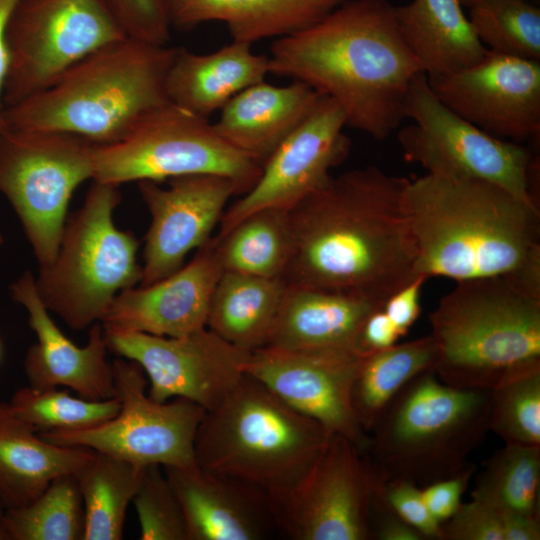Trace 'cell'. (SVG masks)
I'll use <instances>...</instances> for the list:
<instances>
[{
	"label": "cell",
	"mask_w": 540,
	"mask_h": 540,
	"mask_svg": "<svg viewBox=\"0 0 540 540\" xmlns=\"http://www.w3.org/2000/svg\"><path fill=\"white\" fill-rule=\"evenodd\" d=\"M407 181L369 165L331 176L292 207L286 284L383 304L414 279L416 245L403 207Z\"/></svg>",
	"instance_id": "cell-1"
},
{
	"label": "cell",
	"mask_w": 540,
	"mask_h": 540,
	"mask_svg": "<svg viewBox=\"0 0 540 540\" xmlns=\"http://www.w3.org/2000/svg\"><path fill=\"white\" fill-rule=\"evenodd\" d=\"M269 72L335 100L346 126L375 140L405 119L413 79L423 73L387 0H347L318 22L276 39Z\"/></svg>",
	"instance_id": "cell-2"
},
{
	"label": "cell",
	"mask_w": 540,
	"mask_h": 540,
	"mask_svg": "<svg viewBox=\"0 0 540 540\" xmlns=\"http://www.w3.org/2000/svg\"><path fill=\"white\" fill-rule=\"evenodd\" d=\"M403 207L415 273L456 282L505 277L540 291V208L482 180L408 179Z\"/></svg>",
	"instance_id": "cell-3"
},
{
	"label": "cell",
	"mask_w": 540,
	"mask_h": 540,
	"mask_svg": "<svg viewBox=\"0 0 540 540\" xmlns=\"http://www.w3.org/2000/svg\"><path fill=\"white\" fill-rule=\"evenodd\" d=\"M176 49L129 37L109 43L45 90L5 108L7 130L59 131L95 145L116 143L169 103L166 76Z\"/></svg>",
	"instance_id": "cell-4"
},
{
	"label": "cell",
	"mask_w": 540,
	"mask_h": 540,
	"mask_svg": "<svg viewBox=\"0 0 540 540\" xmlns=\"http://www.w3.org/2000/svg\"><path fill=\"white\" fill-rule=\"evenodd\" d=\"M429 321L448 385L491 391L540 370V291L505 277L459 281Z\"/></svg>",
	"instance_id": "cell-5"
},
{
	"label": "cell",
	"mask_w": 540,
	"mask_h": 540,
	"mask_svg": "<svg viewBox=\"0 0 540 540\" xmlns=\"http://www.w3.org/2000/svg\"><path fill=\"white\" fill-rule=\"evenodd\" d=\"M332 434L245 373L206 411L195 437V461L267 495L297 483Z\"/></svg>",
	"instance_id": "cell-6"
},
{
	"label": "cell",
	"mask_w": 540,
	"mask_h": 540,
	"mask_svg": "<svg viewBox=\"0 0 540 540\" xmlns=\"http://www.w3.org/2000/svg\"><path fill=\"white\" fill-rule=\"evenodd\" d=\"M490 404V391L451 386L424 372L380 415L365 454L382 481L424 487L454 476L489 431Z\"/></svg>",
	"instance_id": "cell-7"
},
{
	"label": "cell",
	"mask_w": 540,
	"mask_h": 540,
	"mask_svg": "<svg viewBox=\"0 0 540 540\" xmlns=\"http://www.w3.org/2000/svg\"><path fill=\"white\" fill-rule=\"evenodd\" d=\"M121 200L118 185L93 181L82 206L66 219L54 261L39 267L35 285L42 303L71 329L101 322L114 298L141 282L139 241L113 222Z\"/></svg>",
	"instance_id": "cell-8"
},
{
	"label": "cell",
	"mask_w": 540,
	"mask_h": 540,
	"mask_svg": "<svg viewBox=\"0 0 540 540\" xmlns=\"http://www.w3.org/2000/svg\"><path fill=\"white\" fill-rule=\"evenodd\" d=\"M405 118L413 123L397 139L406 161L427 174L496 184L540 208L539 158L523 143L494 137L451 111L424 73L411 83Z\"/></svg>",
	"instance_id": "cell-9"
},
{
	"label": "cell",
	"mask_w": 540,
	"mask_h": 540,
	"mask_svg": "<svg viewBox=\"0 0 540 540\" xmlns=\"http://www.w3.org/2000/svg\"><path fill=\"white\" fill-rule=\"evenodd\" d=\"M262 166L225 142L208 120L172 103L142 119L122 140L94 145V176L120 186L194 174L231 179L240 194L258 180Z\"/></svg>",
	"instance_id": "cell-10"
},
{
	"label": "cell",
	"mask_w": 540,
	"mask_h": 540,
	"mask_svg": "<svg viewBox=\"0 0 540 540\" xmlns=\"http://www.w3.org/2000/svg\"><path fill=\"white\" fill-rule=\"evenodd\" d=\"M94 145L59 131L0 134V192L18 216L39 267L57 255L74 191L93 180Z\"/></svg>",
	"instance_id": "cell-11"
},
{
	"label": "cell",
	"mask_w": 540,
	"mask_h": 540,
	"mask_svg": "<svg viewBox=\"0 0 540 540\" xmlns=\"http://www.w3.org/2000/svg\"><path fill=\"white\" fill-rule=\"evenodd\" d=\"M125 37L105 0H19L6 28L5 108L45 90L87 55Z\"/></svg>",
	"instance_id": "cell-12"
},
{
	"label": "cell",
	"mask_w": 540,
	"mask_h": 540,
	"mask_svg": "<svg viewBox=\"0 0 540 540\" xmlns=\"http://www.w3.org/2000/svg\"><path fill=\"white\" fill-rule=\"evenodd\" d=\"M112 368L114 397L120 402L114 418L85 430L38 435L54 444L88 448L143 466L196 465L194 442L206 410L184 398L151 399L147 377L134 361L119 357Z\"/></svg>",
	"instance_id": "cell-13"
},
{
	"label": "cell",
	"mask_w": 540,
	"mask_h": 540,
	"mask_svg": "<svg viewBox=\"0 0 540 540\" xmlns=\"http://www.w3.org/2000/svg\"><path fill=\"white\" fill-rule=\"evenodd\" d=\"M383 482L366 454L333 433L307 473L265 495L274 527L295 540H370V508Z\"/></svg>",
	"instance_id": "cell-14"
},
{
	"label": "cell",
	"mask_w": 540,
	"mask_h": 540,
	"mask_svg": "<svg viewBox=\"0 0 540 540\" xmlns=\"http://www.w3.org/2000/svg\"><path fill=\"white\" fill-rule=\"evenodd\" d=\"M103 327V326H102ZM108 350L144 371L151 399L190 400L206 411L217 406L245 372L249 356L205 327L181 337L103 327Z\"/></svg>",
	"instance_id": "cell-15"
},
{
	"label": "cell",
	"mask_w": 540,
	"mask_h": 540,
	"mask_svg": "<svg viewBox=\"0 0 540 540\" xmlns=\"http://www.w3.org/2000/svg\"><path fill=\"white\" fill-rule=\"evenodd\" d=\"M339 104L322 95L300 124L262 165L255 184L226 208L216 236H224L246 216L264 209L290 210L325 184L346 160L351 141L344 133Z\"/></svg>",
	"instance_id": "cell-16"
},
{
	"label": "cell",
	"mask_w": 540,
	"mask_h": 540,
	"mask_svg": "<svg viewBox=\"0 0 540 540\" xmlns=\"http://www.w3.org/2000/svg\"><path fill=\"white\" fill-rule=\"evenodd\" d=\"M349 348H279L249 353L245 372L298 412L331 433L354 442L364 453L369 435L352 406L353 383L362 360Z\"/></svg>",
	"instance_id": "cell-17"
},
{
	"label": "cell",
	"mask_w": 540,
	"mask_h": 540,
	"mask_svg": "<svg viewBox=\"0 0 540 540\" xmlns=\"http://www.w3.org/2000/svg\"><path fill=\"white\" fill-rule=\"evenodd\" d=\"M428 83L446 107L494 137H539L540 61L488 50L476 64Z\"/></svg>",
	"instance_id": "cell-18"
},
{
	"label": "cell",
	"mask_w": 540,
	"mask_h": 540,
	"mask_svg": "<svg viewBox=\"0 0 540 540\" xmlns=\"http://www.w3.org/2000/svg\"><path fill=\"white\" fill-rule=\"evenodd\" d=\"M137 183L151 215L140 286L152 284L182 267L189 252L212 238L228 201L240 194L231 179L214 174L175 177L169 179L167 187L148 180Z\"/></svg>",
	"instance_id": "cell-19"
},
{
	"label": "cell",
	"mask_w": 540,
	"mask_h": 540,
	"mask_svg": "<svg viewBox=\"0 0 540 540\" xmlns=\"http://www.w3.org/2000/svg\"><path fill=\"white\" fill-rule=\"evenodd\" d=\"M223 272L211 238L170 275L121 291L101 320L105 328L181 337L207 327L211 298Z\"/></svg>",
	"instance_id": "cell-20"
},
{
	"label": "cell",
	"mask_w": 540,
	"mask_h": 540,
	"mask_svg": "<svg viewBox=\"0 0 540 540\" xmlns=\"http://www.w3.org/2000/svg\"><path fill=\"white\" fill-rule=\"evenodd\" d=\"M13 300L24 307L36 342L27 350L24 371L29 386L36 389L67 387L90 400L114 397L112 363L100 322L89 328L87 344H74L50 317L35 285V277L25 271L10 286Z\"/></svg>",
	"instance_id": "cell-21"
},
{
	"label": "cell",
	"mask_w": 540,
	"mask_h": 540,
	"mask_svg": "<svg viewBox=\"0 0 540 540\" xmlns=\"http://www.w3.org/2000/svg\"><path fill=\"white\" fill-rule=\"evenodd\" d=\"M181 506L188 540H260L274 527L263 492L191 467H163Z\"/></svg>",
	"instance_id": "cell-22"
},
{
	"label": "cell",
	"mask_w": 540,
	"mask_h": 540,
	"mask_svg": "<svg viewBox=\"0 0 540 540\" xmlns=\"http://www.w3.org/2000/svg\"><path fill=\"white\" fill-rule=\"evenodd\" d=\"M321 96L300 81L275 86L263 80L232 97L212 126L225 142L262 166Z\"/></svg>",
	"instance_id": "cell-23"
},
{
	"label": "cell",
	"mask_w": 540,
	"mask_h": 540,
	"mask_svg": "<svg viewBox=\"0 0 540 540\" xmlns=\"http://www.w3.org/2000/svg\"><path fill=\"white\" fill-rule=\"evenodd\" d=\"M268 73V56L253 53L247 43L232 40L207 54L179 47L166 76V93L170 103L208 120Z\"/></svg>",
	"instance_id": "cell-24"
},
{
	"label": "cell",
	"mask_w": 540,
	"mask_h": 540,
	"mask_svg": "<svg viewBox=\"0 0 540 540\" xmlns=\"http://www.w3.org/2000/svg\"><path fill=\"white\" fill-rule=\"evenodd\" d=\"M382 305L355 294L287 285L265 346L354 350L362 323Z\"/></svg>",
	"instance_id": "cell-25"
},
{
	"label": "cell",
	"mask_w": 540,
	"mask_h": 540,
	"mask_svg": "<svg viewBox=\"0 0 540 540\" xmlns=\"http://www.w3.org/2000/svg\"><path fill=\"white\" fill-rule=\"evenodd\" d=\"M94 450L42 439L0 401V502L5 509L26 505L57 477L76 474Z\"/></svg>",
	"instance_id": "cell-26"
},
{
	"label": "cell",
	"mask_w": 540,
	"mask_h": 540,
	"mask_svg": "<svg viewBox=\"0 0 540 540\" xmlns=\"http://www.w3.org/2000/svg\"><path fill=\"white\" fill-rule=\"evenodd\" d=\"M347 0H166L172 27L223 22L233 41L281 38L327 16Z\"/></svg>",
	"instance_id": "cell-27"
},
{
	"label": "cell",
	"mask_w": 540,
	"mask_h": 540,
	"mask_svg": "<svg viewBox=\"0 0 540 540\" xmlns=\"http://www.w3.org/2000/svg\"><path fill=\"white\" fill-rule=\"evenodd\" d=\"M462 0H412L394 6L398 30L428 80L468 68L488 52Z\"/></svg>",
	"instance_id": "cell-28"
},
{
	"label": "cell",
	"mask_w": 540,
	"mask_h": 540,
	"mask_svg": "<svg viewBox=\"0 0 540 540\" xmlns=\"http://www.w3.org/2000/svg\"><path fill=\"white\" fill-rule=\"evenodd\" d=\"M286 288L282 278L223 271L211 298L207 328L248 352L265 346Z\"/></svg>",
	"instance_id": "cell-29"
},
{
	"label": "cell",
	"mask_w": 540,
	"mask_h": 540,
	"mask_svg": "<svg viewBox=\"0 0 540 540\" xmlns=\"http://www.w3.org/2000/svg\"><path fill=\"white\" fill-rule=\"evenodd\" d=\"M436 364L437 349L430 335L363 356L353 383L352 406L365 432L409 381L435 372Z\"/></svg>",
	"instance_id": "cell-30"
},
{
	"label": "cell",
	"mask_w": 540,
	"mask_h": 540,
	"mask_svg": "<svg viewBox=\"0 0 540 540\" xmlns=\"http://www.w3.org/2000/svg\"><path fill=\"white\" fill-rule=\"evenodd\" d=\"M146 466L108 454L94 456L76 473L82 495L83 540H120L127 507L139 488Z\"/></svg>",
	"instance_id": "cell-31"
},
{
	"label": "cell",
	"mask_w": 540,
	"mask_h": 540,
	"mask_svg": "<svg viewBox=\"0 0 540 540\" xmlns=\"http://www.w3.org/2000/svg\"><path fill=\"white\" fill-rule=\"evenodd\" d=\"M214 239L223 271L283 279L293 243L289 210L256 211Z\"/></svg>",
	"instance_id": "cell-32"
},
{
	"label": "cell",
	"mask_w": 540,
	"mask_h": 540,
	"mask_svg": "<svg viewBox=\"0 0 540 540\" xmlns=\"http://www.w3.org/2000/svg\"><path fill=\"white\" fill-rule=\"evenodd\" d=\"M540 446L505 443L478 474L473 499L499 513L539 516Z\"/></svg>",
	"instance_id": "cell-33"
},
{
	"label": "cell",
	"mask_w": 540,
	"mask_h": 540,
	"mask_svg": "<svg viewBox=\"0 0 540 540\" xmlns=\"http://www.w3.org/2000/svg\"><path fill=\"white\" fill-rule=\"evenodd\" d=\"M9 540H83L85 514L74 474L55 478L30 503L4 510Z\"/></svg>",
	"instance_id": "cell-34"
},
{
	"label": "cell",
	"mask_w": 540,
	"mask_h": 540,
	"mask_svg": "<svg viewBox=\"0 0 540 540\" xmlns=\"http://www.w3.org/2000/svg\"><path fill=\"white\" fill-rule=\"evenodd\" d=\"M9 404L37 433L93 428L114 418L120 410L116 397L90 400L59 388L36 389L29 385L17 390Z\"/></svg>",
	"instance_id": "cell-35"
},
{
	"label": "cell",
	"mask_w": 540,
	"mask_h": 540,
	"mask_svg": "<svg viewBox=\"0 0 540 540\" xmlns=\"http://www.w3.org/2000/svg\"><path fill=\"white\" fill-rule=\"evenodd\" d=\"M472 27L490 51L540 61V9L527 0H477Z\"/></svg>",
	"instance_id": "cell-36"
},
{
	"label": "cell",
	"mask_w": 540,
	"mask_h": 540,
	"mask_svg": "<svg viewBox=\"0 0 540 540\" xmlns=\"http://www.w3.org/2000/svg\"><path fill=\"white\" fill-rule=\"evenodd\" d=\"M489 431L505 443L540 446V370L490 391Z\"/></svg>",
	"instance_id": "cell-37"
},
{
	"label": "cell",
	"mask_w": 540,
	"mask_h": 540,
	"mask_svg": "<svg viewBox=\"0 0 540 540\" xmlns=\"http://www.w3.org/2000/svg\"><path fill=\"white\" fill-rule=\"evenodd\" d=\"M133 502L140 539L188 540L181 506L162 466H146Z\"/></svg>",
	"instance_id": "cell-38"
},
{
	"label": "cell",
	"mask_w": 540,
	"mask_h": 540,
	"mask_svg": "<svg viewBox=\"0 0 540 540\" xmlns=\"http://www.w3.org/2000/svg\"><path fill=\"white\" fill-rule=\"evenodd\" d=\"M127 37L167 45L171 23L166 0H105Z\"/></svg>",
	"instance_id": "cell-39"
},
{
	"label": "cell",
	"mask_w": 540,
	"mask_h": 540,
	"mask_svg": "<svg viewBox=\"0 0 540 540\" xmlns=\"http://www.w3.org/2000/svg\"><path fill=\"white\" fill-rule=\"evenodd\" d=\"M441 526L442 540H504L501 514L473 498Z\"/></svg>",
	"instance_id": "cell-40"
},
{
	"label": "cell",
	"mask_w": 540,
	"mask_h": 540,
	"mask_svg": "<svg viewBox=\"0 0 540 540\" xmlns=\"http://www.w3.org/2000/svg\"><path fill=\"white\" fill-rule=\"evenodd\" d=\"M383 494L400 518L426 540H442V526L430 514L421 487L401 480L384 481Z\"/></svg>",
	"instance_id": "cell-41"
},
{
	"label": "cell",
	"mask_w": 540,
	"mask_h": 540,
	"mask_svg": "<svg viewBox=\"0 0 540 540\" xmlns=\"http://www.w3.org/2000/svg\"><path fill=\"white\" fill-rule=\"evenodd\" d=\"M476 467L471 464L460 473L421 487L425 504L433 518L441 525L450 519L461 504Z\"/></svg>",
	"instance_id": "cell-42"
},
{
	"label": "cell",
	"mask_w": 540,
	"mask_h": 540,
	"mask_svg": "<svg viewBox=\"0 0 540 540\" xmlns=\"http://www.w3.org/2000/svg\"><path fill=\"white\" fill-rule=\"evenodd\" d=\"M383 482L370 508V540H426L389 506L383 494Z\"/></svg>",
	"instance_id": "cell-43"
},
{
	"label": "cell",
	"mask_w": 540,
	"mask_h": 540,
	"mask_svg": "<svg viewBox=\"0 0 540 540\" xmlns=\"http://www.w3.org/2000/svg\"><path fill=\"white\" fill-rule=\"evenodd\" d=\"M426 280L423 276H416L390 295L382 305L401 337L409 332L420 315V293Z\"/></svg>",
	"instance_id": "cell-44"
},
{
	"label": "cell",
	"mask_w": 540,
	"mask_h": 540,
	"mask_svg": "<svg viewBox=\"0 0 540 540\" xmlns=\"http://www.w3.org/2000/svg\"><path fill=\"white\" fill-rule=\"evenodd\" d=\"M400 337V333L380 307L372 311L362 323L354 350L361 356H366L395 345Z\"/></svg>",
	"instance_id": "cell-45"
},
{
	"label": "cell",
	"mask_w": 540,
	"mask_h": 540,
	"mask_svg": "<svg viewBox=\"0 0 540 540\" xmlns=\"http://www.w3.org/2000/svg\"><path fill=\"white\" fill-rule=\"evenodd\" d=\"M504 540H539L540 518L538 515L500 513Z\"/></svg>",
	"instance_id": "cell-46"
},
{
	"label": "cell",
	"mask_w": 540,
	"mask_h": 540,
	"mask_svg": "<svg viewBox=\"0 0 540 540\" xmlns=\"http://www.w3.org/2000/svg\"><path fill=\"white\" fill-rule=\"evenodd\" d=\"M19 0H0V134L7 130L3 102L4 85L8 70V50L6 44V28L9 17Z\"/></svg>",
	"instance_id": "cell-47"
},
{
	"label": "cell",
	"mask_w": 540,
	"mask_h": 540,
	"mask_svg": "<svg viewBox=\"0 0 540 540\" xmlns=\"http://www.w3.org/2000/svg\"><path fill=\"white\" fill-rule=\"evenodd\" d=\"M0 540H9L8 534L5 531L2 523H0Z\"/></svg>",
	"instance_id": "cell-48"
},
{
	"label": "cell",
	"mask_w": 540,
	"mask_h": 540,
	"mask_svg": "<svg viewBox=\"0 0 540 540\" xmlns=\"http://www.w3.org/2000/svg\"><path fill=\"white\" fill-rule=\"evenodd\" d=\"M477 0H462L463 5L470 7Z\"/></svg>",
	"instance_id": "cell-49"
},
{
	"label": "cell",
	"mask_w": 540,
	"mask_h": 540,
	"mask_svg": "<svg viewBox=\"0 0 540 540\" xmlns=\"http://www.w3.org/2000/svg\"><path fill=\"white\" fill-rule=\"evenodd\" d=\"M4 510H5V508L3 507L2 503L0 502V523H2Z\"/></svg>",
	"instance_id": "cell-50"
},
{
	"label": "cell",
	"mask_w": 540,
	"mask_h": 540,
	"mask_svg": "<svg viewBox=\"0 0 540 540\" xmlns=\"http://www.w3.org/2000/svg\"><path fill=\"white\" fill-rule=\"evenodd\" d=\"M3 242H4V237L2 233L0 232V245H2Z\"/></svg>",
	"instance_id": "cell-51"
},
{
	"label": "cell",
	"mask_w": 540,
	"mask_h": 540,
	"mask_svg": "<svg viewBox=\"0 0 540 540\" xmlns=\"http://www.w3.org/2000/svg\"><path fill=\"white\" fill-rule=\"evenodd\" d=\"M1 354H2V346H1V342H0V359H1Z\"/></svg>",
	"instance_id": "cell-52"
}]
</instances>
